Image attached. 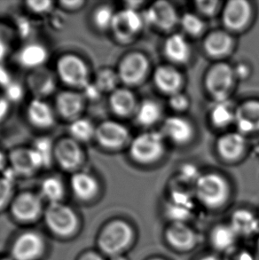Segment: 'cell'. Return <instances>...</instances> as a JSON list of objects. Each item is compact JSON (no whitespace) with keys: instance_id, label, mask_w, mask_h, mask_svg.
<instances>
[{"instance_id":"5b68a950","label":"cell","mask_w":259,"mask_h":260,"mask_svg":"<svg viewBox=\"0 0 259 260\" xmlns=\"http://www.w3.org/2000/svg\"><path fill=\"white\" fill-rule=\"evenodd\" d=\"M46 206L39 192L24 190L15 193L7 211L13 221L28 229L42 221Z\"/></svg>"},{"instance_id":"1f68e13d","label":"cell","mask_w":259,"mask_h":260,"mask_svg":"<svg viewBox=\"0 0 259 260\" xmlns=\"http://www.w3.org/2000/svg\"><path fill=\"white\" fill-rule=\"evenodd\" d=\"M211 123L217 128L228 127L235 123V109L229 100L215 101L210 108Z\"/></svg>"},{"instance_id":"f5cc1de1","label":"cell","mask_w":259,"mask_h":260,"mask_svg":"<svg viewBox=\"0 0 259 260\" xmlns=\"http://www.w3.org/2000/svg\"><path fill=\"white\" fill-rule=\"evenodd\" d=\"M10 102L4 96H0V123H2L7 118L10 112Z\"/></svg>"},{"instance_id":"4fadbf2b","label":"cell","mask_w":259,"mask_h":260,"mask_svg":"<svg viewBox=\"0 0 259 260\" xmlns=\"http://www.w3.org/2000/svg\"><path fill=\"white\" fill-rule=\"evenodd\" d=\"M129 141V130L119 122L106 120L96 125L94 141L104 150H119Z\"/></svg>"},{"instance_id":"9c48e42d","label":"cell","mask_w":259,"mask_h":260,"mask_svg":"<svg viewBox=\"0 0 259 260\" xmlns=\"http://www.w3.org/2000/svg\"><path fill=\"white\" fill-rule=\"evenodd\" d=\"M87 101L81 91L67 89L54 95L53 109L57 117L68 123L83 117Z\"/></svg>"},{"instance_id":"7c38bea8","label":"cell","mask_w":259,"mask_h":260,"mask_svg":"<svg viewBox=\"0 0 259 260\" xmlns=\"http://www.w3.org/2000/svg\"><path fill=\"white\" fill-rule=\"evenodd\" d=\"M144 24L142 14H139L138 11L124 8L116 12L110 31L116 41L127 44L136 38L143 28Z\"/></svg>"},{"instance_id":"44dd1931","label":"cell","mask_w":259,"mask_h":260,"mask_svg":"<svg viewBox=\"0 0 259 260\" xmlns=\"http://www.w3.org/2000/svg\"><path fill=\"white\" fill-rule=\"evenodd\" d=\"M235 123L243 135L258 132L259 101H247L239 106L235 109Z\"/></svg>"},{"instance_id":"60d3db41","label":"cell","mask_w":259,"mask_h":260,"mask_svg":"<svg viewBox=\"0 0 259 260\" xmlns=\"http://www.w3.org/2000/svg\"><path fill=\"white\" fill-rule=\"evenodd\" d=\"M14 36L13 29L6 24L0 23V63H3L9 53Z\"/></svg>"},{"instance_id":"f546056e","label":"cell","mask_w":259,"mask_h":260,"mask_svg":"<svg viewBox=\"0 0 259 260\" xmlns=\"http://www.w3.org/2000/svg\"><path fill=\"white\" fill-rule=\"evenodd\" d=\"M192 207L193 201L188 193L184 191H174L167 206V214L174 221L183 223L189 217Z\"/></svg>"},{"instance_id":"d4e9b609","label":"cell","mask_w":259,"mask_h":260,"mask_svg":"<svg viewBox=\"0 0 259 260\" xmlns=\"http://www.w3.org/2000/svg\"><path fill=\"white\" fill-rule=\"evenodd\" d=\"M246 140L244 135L236 133H229L221 136L217 142L218 154L228 161L238 159L245 150Z\"/></svg>"},{"instance_id":"74e56055","label":"cell","mask_w":259,"mask_h":260,"mask_svg":"<svg viewBox=\"0 0 259 260\" xmlns=\"http://www.w3.org/2000/svg\"><path fill=\"white\" fill-rule=\"evenodd\" d=\"M53 147H54V141H52L49 137L42 136L36 139L33 142L32 148L39 152V155L44 161L45 168H49L53 162Z\"/></svg>"},{"instance_id":"f6af8a7d","label":"cell","mask_w":259,"mask_h":260,"mask_svg":"<svg viewBox=\"0 0 259 260\" xmlns=\"http://www.w3.org/2000/svg\"><path fill=\"white\" fill-rule=\"evenodd\" d=\"M180 178L182 179L183 181L185 182H195L199 179L200 175L199 171L197 169L196 166L191 164L188 165H185L181 167L180 169Z\"/></svg>"},{"instance_id":"603a6c76","label":"cell","mask_w":259,"mask_h":260,"mask_svg":"<svg viewBox=\"0 0 259 260\" xmlns=\"http://www.w3.org/2000/svg\"><path fill=\"white\" fill-rule=\"evenodd\" d=\"M154 82L156 87L164 93L173 95L179 92L182 86V75L178 70L171 66L157 68L154 74Z\"/></svg>"},{"instance_id":"7dc6e473","label":"cell","mask_w":259,"mask_h":260,"mask_svg":"<svg viewBox=\"0 0 259 260\" xmlns=\"http://www.w3.org/2000/svg\"><path fill=\"white\" fill-rule=\"evenodd\" d=\"M58 5L61 10L70 13H75L84 8L86 5L84 0H61L58 2Z\"/></svg>"},{"instance_id":"52a82bcc","label":"cell","mask_w":259,"mask_h":260,"mask_svg":"<svg viewBox=\"0 0 259 260\" xmlns=\"http://www.w3.org/2000/svg\"><path fill=\"white\" fill-rule=\"evenodd\" d=\"M196 193L207 207H221L228 200L229 186L225 179L216 173H207L196 183Z\"/></svg>"},{"instance_id":"9f6ffc18","label":"cell","mask_w":259,"mask_h":260,"mask_svg":"<svg viewBox=\"0 0 259 260\" xmlns=\"http://www.w3.org/2000/svg\"><path fill=\"white\" fill-rule=\"evenodd\" d=\"M144 2H136V1H131V2H127L126 7L125 8L128 9H132V10L137 11L138 8H140V6L143 4Z\"/></svg>"},{"instance_id":"30bf717a","label":"cell","mask_w":259,"mask_h":260,"mask_svg":"<svg viewBox=\"0 0 259 260\" xmlns=\"http://www.w3.org/2000/svg\"><path fill=\"white\" fill-rule=\"evenodd\" d=\"M7 162L17 178H30L45 168L41 155L32 147L13 148L7 155Z\"/></svg>"},{"instance_id":"6da1fadb","label":"cell","mask_w":259,"mask_h":260,"mask_svg":"<svg viewBox=\"0 0 259 260\" xmlns=\"http://www.w3.org/2000/svg\"><path fill=\"white\" fill-rule=\"evenodd\" d=\"M42 221L50 236L63 242L77 238L83 229L79 212L65 202L46 204Z\"/></svg>"},{"instance_id":"94428289","label":"cell","mask_w":259,"mask_h":260,"mask_svg":"<svg viewBox=\"0 0 259 260\" xmlns=\"http://www.w3.org/2000/svg\"><path fill=\"white\" fill-rule=\"evenodd\" d=\"M0 260H11L9 257H7V256H5V257H1L0 256Z\"/></svg>"},{"instance_id":"6f0895ef","label":"cell","mask_w":259,"mask_h":260,"mask_svg":"<svg viewBox=\"0 0 259 260\" xmlns=\"http://www.w3.org/2000/svg\"><path fill=\"white\" fill-rule=\"evenodd\" d=\"M237 260H254V257H252L251 254L247 252V251H244V252H242L239 255Z\"/></svg>"},{"instance_id":"f907efd6","label":"cell","mask_w":259,"mask_h":260,"mask_svg":"<svg viewBox=\"0 0 259 260\" xmlns=\"http://www.w3.org/2000/svg\"><path fill=\"white\" fill-rule=\"evenodd\" d=\"M14 81L10 71L3 63H0V87L5 89Z\"/></svg>"},{"instance_id":"91938a15","label":"cell","mask_w":259,"mask_h":260,"mask_svg":"<svg viewBox=\"0 0 259 260\" xmlns=\"http://www.w3.org/2000/svg\"><path fill=\"white\" fill-rule=\"evenodd\" d=\"M200 260H219L217 259V257H212V256H208V257H203L202 259Z\"/></svg>"},{"instance_id":"be15d7a7","label":"cell","mask_w":259,"mask_h":260,"mask_svg":"<svg viewBox=\"0 0 259 260\" xmlns=\"http://www.w3.org/2000/svg\"><path fill=\"white\" fill-rule=\"evenodd\" d=\"M154 260H161V259H154Z\"/></svg>"},{"instance_id":"484cf974","label":"cell","mask_w":259,"mask_h":260,"mask_svg":"<svg viewBox=\"0 0 259 260\" xmlns=\"http://www.w3.org/2000/svg\"><path fill=\"white\" fill-rule=\"evenodd\" d=\"M109 109L116 116L126 117L134 114L137 109L135 95L127 88H117L110 93Z\"/></svg>"},{"instance_id":"5bb4252c","label":"cell","mask_w":259,"mask_h":260,"mask_svg":"<svg viewBox=\"0 0 259 260\" xmlns=\"http://www.w3.org/2000/svg\"><path fill=\"white\" fill-rule=\"evenodd\" d=\"M69 189L75 200L82 204H90L98 199L102 186L93 174L81 170L70 175Z\"/></svg>"},{"instance_id":"d590c367","label":"cell","mask_w":259,"mask_h":260,"mask_svg":"<svg viewBox=\"0 0 259 260\" xmlns=\"http://www.w3.org/2000/svg\"><path fill=\"white\" fill-rule=\"evenodd\" d=\"M237 235L230 225H219L214 229L211 243L219 250H228L234 246Z\"/></svg>"},{"instance_id":"ac0fdd59","label":"cell","mask_w":259,"mask_h":260,"mask_svg":"<svg viewBox=\"0 0 259 260\" xmlns=\"http://www.w3.org/2000/svg\"><path fill=\"white\" fill-rule=\"evenodd\" d=\"M252 16V8L245 0H231L224 6L223 23L234 31L242 30L249 24Z\"/></svg>"},{"instance_id":"8fae6325","label":"cell","mask_w":259,"mask_h":260,"mask_svg":"<svg viewBox=\"0 0 259 260\" xmlns=\"http://www.w3.org/2000/svg\"><path fill=\"white\" fill-rule=\"evenodd\" d=\"M235 78V71L230 65L215 64L207 73L205 85L215 101H224L229 98Z\"/></svg>"},{"instance_id":"bcb514c9","label":"cell","mask_w":259,"mask_h":260,"mask_svg":"<svg viewBox=\"0 0 259 260\" xmlns=\"http://www.w3.org/2000/svg\"><path fill=\"white\" fill-rule=\"evenodd\" d=\"M170 105L172 107V109L181 112L188 108L189 101L186 95L183 94L179 91L175 94L171 95Z\"/></svg>"},{"instance_id":"ffe728a7","label":"cell","mask_w":259,"mask_h":260,"mask_svg":"<svg viewBox=\"0 0 259 260\" xmlns=\"http://www.w3.org/2000/svg\"><path fill=\"white\" fill-rule=\"evenodd\" d=\"M48 59V50L44 45L38 42L28 43L21 46L15 55L18 65L29 71L45 67Z\"/></svg>"},{"instance_id":"836d02e7","label":"cell","mask_w":259,"mask_h":260,"mask_svg":"<svg viewBox=\"0 0 259 260\" xmlns=\"http://www.w3.org/2000/svg\"><path fill=\"white\" fill-rule=\"evenodd\" d=\"M96 125L91 120L86 117H80L75 120L69 125V136L83 145L94 141Z\"/></svg>"},{"instance_id":"f1b7e54d","label":"cell","mask_w":259,"mask_h":260,"mask_svg":"<svg viewBox=\"0 0 259 260\" xmlns=\"http://www.w3.org/2000/svg\"><path fill=\"white\" fill-rule=\"evenodd\" d=\"M165 53L169 60L174 63H186L189 60L190 46L186 39L180 34H173L165 43Z\"/></svg>"},{"instance_id":"277c9868","label":"cell","mask_w":259,"mask_h":260,"mask_svg":"<svg viewBox=\"0 0 259 260\" xmlns=\"http://www.w3.org/2000/svg\"><path fill=\"white\" fill-rule=\"evenodd\" d=\"M54 72L59 82L72 90L82 91L91 82L89 64L76 53H63L58 57Z\"/></svg>"},{"instance_id":"8992f818","label":"cell","mask_w":259,"mask_h":260,"mask_svg":"<svg viewBox=\"0 0 259 260\" xmlns=\"http://www.w3.org/2000/svg\"><path fill=\"white\" fill-rule=\"evenodd\" d=\"M53 162L61 171L71 175L83 170L86 154L82 144L68 135L54 141Z\"/></svg>"},{"instance_id":"11a10c76","label":"cell","mask_w":259,"mask_h":260,"mask_svg":"<svg viewBox=\"0 0 259 260\" xmlns=\"http://www.w3.org/2000/svg\"><path fill=\"white\" fill-rule=\"evenodd\" d=\"M8 162H7V155H6L1 149H0V173H3L5 169L7 168Z\"/></svg>"},{"instance_id":"f35d334b","label":"cell","mask_w":259,"mask_h":260,"mask_svg":"<svg viewBox=\"0 0 259 260\" xmlns=\"http://www.w3.org/2000/svg\"><path fill=\"white\" fill-rule=\"evenodd\" d=\"M16 193L14 181L5 176H0V213L8 211Z\"/></svg>"},{"instance_id":"e575fe53","label":"cell","mask_w":259,"mask_h":260,"mask_svg":"<svg viewBox=\"0 0 259 260\" xmlns=\"http://www.w3.org/2000/svg\"><path fill=\"white\" fill-rule=\"evenodd\" d=\"M116 13L114 8L108 4L97 6L91 14V24L93 28L101 32L110 30Z\"/></svg>"},{"instance_id":"ba28073f","label":"cell","mask_w":259,"mask_h":260,"mask_svg":"<svg viewBox=\"0 0 259 260\" xmlns=\"http://www.w3.org/2000/svg\"><path fill=\"white\" fill-rule=\"evenodd\" d=\"M129 152L135 162L142 165L156 162L165 152L164 136L156 132L140 134L131 142Z\"/></svg>"},{"instance_id":"ee69618b","label":"cell","mask_w":259,"mask_h":260,"mask_svg":"<svg viewBox=\"0 0 259 260\" xmlns=\"http://www.w3.org/2000/svg\"><path fill=\"white\" fill-rule=\"evenodd\" d=\"M196 8L201 14L206 16H213L220 8L221 2L216 0H202L196 2Z\"/></svg>"},{"instance_id":"c3c4849f","label":"cell","mask_w":259,"mask_h":260,"mask_svg":"<svg viewBox=\"0 0 259 260\" xmlns=\"http://www.w3.org/2000/svg\"><path fill=\"white\" fill-rule=\"evenodd\" d=\"M81 91L84 94V98L86 99L87 102H97L101 99L102 95L103 94L102 91L97 87V85H95L92 81Z\"/></svg>"},{"instance_id":"b9f144b4","label":"cell","mask_w":259,"mask_h":260,"mask_svg":"<svg viewBox=\"0 0 259 260\" xmlns=\"http://www.w3.org/2000/svg\"><path fill=\"white\" fill-rule=\"evenodd\" d=\"M26 91L27 89L25 85L20 82L14 81L4 89L3 96L10 103H18L23 100Z\"/></svg>"},{"instance_id":"3957f363","label":"cell","mask_w":259,"mask_h":260,"mask_svg":"<svg viewBox=\"0 0 259 260\" xmlns=\"http://www.w3.org/2000/svg\"><path fill=\"white\" fill-rule=\"evenodd\" d=\"M133 239L132 226L122 219H113L100 229L96 236V247L105 257H116L123 255Z\"/></svg>"},{"instance_id":"6125c7cd","label":"cell","mask_w":259,"mask_h":260,"mask_svg":"<svg viewBox=\"0 0 259 260\" xmlns=\"http://www.w3.org/2000/svg\"><path fill=\"white\" fill-rule=\"evenodd\" d=\"M258 250H259V240H258Z\"/></svg>"},{"instance_id":"7402d4cb","label":"cell","mask_w":259,"mask_h":260,"mask_svg":"<svg viewBox=\"0 0 259 260\" xmlns=\"http://www.w3.org/2000/svg\"><path fill=\"white\" fill-rule=\"evenodd\" d=\"M161 134L177 144H184L192 139L193 129L188 120L180 116H171L164 122Z\"/></svg>"},{"instance_id":"cb8c5ba5","label":"cell","mask_w":259,"mask_h":260,"mask_svg":"<svg viewBox=\"0 0 259 260\" xmlns=\"http://www.w3.org/2000/svg\"><path fill=\"white\" fill-rule=\"evenodd\" d=\"M166 240L176 250H188L196 244V236L184 223L174 222L166 231Z\"/></svg>"},{"instance_id":"816d5d0a","label":"cell","mask_w":259,"mask_h":260,"mask_svg":"<svg viewBox=\"0 0 259 260\" xmlns=\"http://www.w3.org/2000/svg\"><path fill=\"white\" fill-rule=\"evenodd\" d=\"M31 30V26L29 24L28 20L25 18H21L18 20L17 34L19 37L25 39L28 37L29 32Z\"/></svg>"},{"instance_id":"83f0119b","label":"cell","mask_w":259,"mask_h":260,"mask_svg":"<svg viewBox=\"0 0 259 260\" xmlns=\"http://www.w3.org/2000/svg\"><path fill=\"white\" fill-rule=\"evenodd\" d=\"M234 39L228 32L214 31L208 35L204 40V49L212 58H222L231 53Z\"/></svg>"},{"instance_id":"7a4b0ae2","label":"cell","mask_w":259,"mask_h":260,"mask_svg":"<svg viewBox=\"0 0 259 260\" xmlns=\"http://www.w3.org/2000/svg\"><path fill=\"white\" fill-rule=\"evenodd\" d=\"M49 249L46 235L28 228L18 232L11 240L7 257L11 260H45Z\"/></svg>"},{"instance_id":"4dcf8cb0","label":"cell","mask_w":259,"mask_h":260,"mask_svg":"<svg viewBox=\"0 0 259 260\" xmlns=\"http://www.w3.org/2000/svg\"><path fill=\"white\" fill-rule=\"evenodd\" d=\"M230 226L237 236H252L259 230V219L250 211L238 210L232 216Z\"/></svg>"},{"instance_id":"e0dca14e","label":"cell","mask_w":259,"mask_h":260,"mask_svg":"<svg viewBox=\"0 0 259 260\" xmlns=\"http://www.w3.org/2000/svg\"><path fill=\"white\" fill-rule=\"evenodd\" d=\"M26 118L33 128L39 131L52 129L56 124L57 116L53 107L46 100L32 99L26 108Z\"/></svg>"},{"instance_id":"2e32d148","label":"cell","mask_w":259,"mask_h":260,"mask_svg":"<svg viewBox=\"0 0 259 260\" xmlns=\"http://www.w3.org/2000/svg\"><path fill=\"white\" fill-rule=\"evenodd\" d=\"M148 67V60L143 54L139 53L127 54L120 61L117 69L120 82L127 85H138L146 77Z\"/></svg>"},{"instance_id":"9a60e30c","label":"cell","mask_w":259,"mask_h":260,"mask_svg":"<svg viewBox=\"0 0 259 260\" xmlns=\"http://www.w3.org/2000/svg\"><path fill=\"white\" fill-rule=\"evenodd\" d=\"M58 81L54 71L42 67L28 72L25 80V86L33 98L46 100L56 94Z\"/></svg>"},{"instance_id":"4316f807","label":"cell","mask_w":259,"mask_h":260,"mask_svg":"<svg viewBox=\"0 0 259 260\" xmlns=\"http://www.w3.org/2000/svg\"><path fill=\"white\" fill-rule=\"evenodd\" d=\"M39 193L46 204L64 203L67 197V186L60 177L48 176L40 184Z\"/></svg>"},{"instance_id":"ab89813d","label":"cell","mask_w":259,"mask_h":260,"mask_svg":"<svg viewBox=\"0 0 259 260\" xmlns=\"http://www.w3.org/2000/svg\"><path fill=\"white\" fill-rule=\"evenodd\" d=\"M180 23L183 29L193 37H198L203 33L205 25L203 20L196 14L186 13L183 15Z\"/></svg>"},{"instance_id":"680465c9","label":"cell","mask_w":259,"mask_h":260,"mask_svg":"<svg viewBox=\"0 0 259 260\" xmlns=\"http://www.w3.org/2000/svg\"><path fill=\"white\" fill-rule=\"evenodd\" d=\"M110 260H127L125 257H123V255H119V256H116V257H110Z\"/></svg>"},{"instance_id":"8d00e7d4","label":"cell","mask_w":259,"mask_h":260,"mask_svg":"<svg viewBox=\"0 0 259 260\" xmlns=\"http://www.w3.org/2000/svg\"><path fill=\"white\" fill-rule=\"evenodd\" d=\"M93 83L102 91V93H111L117 89L120 82L117 71L109 68H103L97 71Z\"/></svg>"},{"instance_id":"db71d44e","label":"cell","mask_w":259,"mask_h":260,"mask_svg":"<svg viewBox=\"0 0 259 260\" xmlns=\"http://www.w3.org/2000/svg\"><path fill=\"white\" fill-rule=\"evenodd\" d=\"M234 71H235V78H238L240 79H244L249 74V68L244 64H239Z\"/></svg>"},{"instance_id":"d6a6232c","label":"cell","mask_w":259,"mask_h":260,"mask_svg":"<svg viewBox=\"0 0 259 260\" xmlns=\"http://www.w3.org/2000/svg\"><path fill=\"white\" fill-rule=\"evenodd\" d=\"M134 115L140 125L151 126L157 123L161 118V106L152 100H145L137 106Z\"/></svg>"},{"instance_id":"7bdbcfd3","label":"cell","mask_w":259,"mask_h":260,"mask_svg":"<svg viewBox=\"0 0 259 260\" xmlns=\"http://www.w3.org/2000/svg\"><path fill=\"white\" fill-rule=\"evenodd\" d=\"M25 7L30 14L35 15H45L53 11L54 2L50 0H29L25 2Z\"/></svg>"},{"instance_id":"d6986e66","label":"cell","mask_w":259,"mask_h":260,"mask_svg":"<svg viewBox=\"0 0 259 260\" xmlns=\"http://www.w3.org/2000/svg\"><path fill=\"white\" fill-rule=\"evenodd\" d=\"M144 21L163 30L172 29L178 22V14L172 4L158 1L143 14Z\"/></svg>"},{"instance_id":"681fc988","label":"cell","mask_w":259,"mask_h":260,"mask_svg":"<svg viewBox=\"0 0 259 260\" xmlns=\"http://www.w3.org/2000/svg\"><path fill=\"white\" fill-rule=\"evenodd\" d=\"M76 260H106L105 256L96 250H85L78 254Z\"/></svg>"}]
</instances>
